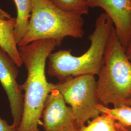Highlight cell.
<instances>
[{
	"mask_svg": "<svg viewBox=\"0 0 131 131\" xmlns=\"http://www.w3.org/2000/svg\"><path fill=\"white\" fill-rule=\"evenodd\" d=\"M0 16H1L2 17H3V18L5 19H10L11 18L9 14L2 9L1 8V7H0Z\"/></svg>",
	"mask_w": 131,
	"mask_h": 131,
	"instance_id": "15",
	"label": "cell"
},
{
	"mask_svg": "<svg viewBox=\"0 0 131 131\" xmlns=\"http://www.w3.org/2000/svg\"><path fill=\"white\" fill-rule=\"evenodd\" d=\"M17 128L14 124L9 125L6 120L0 117V131H17Z\"/></svg>",
	"mask_w": 131,
	"mask_h": 131,
	"instance_id": "14",
	"label": "cell"
},
{
	"mask_svg": "<svg viewBox=\"0 0 131 131\" xmlns=\"http://www.w3.org/2000/svg\"><path fill=\"white\" fill-rule=\"evenodd\" d=\"M57 46L53 39H42L18 47L21 60L27 71L21 84L24 94L23 112L17 131H39L38 128L47 97L54 90L45 74L47 59Z\"/></svg>",
	"mask_w": 131,
	"mask_h": 131,
	"instance_id": "1",
	"label": "cell"
},
{
	"mask_svg": "<svg viewBox=\"0 0 131 131\" xmlns=\"http://www.w3.org/2000/svg\"><path fill=\"white\" fill-rule=\"evenodd\" d=\"M125 52L128 59L131 61V42L125 49Z\"/></svg>",
	"mask_w": 131,
	"mask_h": 131,
	"instance_id": "16",
	"label": "cell"
},
{
	"mask_svg": "<svg viewBox=\"0 0 131 131\" xmlns=\"http://www.w3.org/2000/svg\"><path fill=\"white\" fill-rule=\"evenodd\" d=\"M98 75L97 91L102 104L113 107L128 106L131 100V61L114 27Z\"/></svg>",
	"mask_w": 131,
	"mask_h": 131,
	"instance_id": "3",
	"label": "cell"
},
{
	"mask_svg": "<svg viewBox=\"0 0 131 131\" xmlns=\"http://www.w3.org/2000/svg\"><path fill=\"white\" fill-rule=\"evenodd\" d=\"M101 113L110 115L123 126L131 127V106H122L118 107H109L101 104L98 106Z\"/></svg>",
	"mask_w": 131,
	"mask_h": 131,
	"instance_id": "12",
	"label": "cell"
},
{
	"mask_svg": "<svg viewBox=\"0 0 131 131\" xmlns=\"http://www.w3.org/2000/svg\"><path fill=\"white\" fill-rule=\"evenodd\" d=\"M14 1L17 11L14 36L18 45L27 31L33 7V0Z\"/></svg>",
	"mask_w": 131,
	"mask_h": 131,
	"instance_id": "10",
	"label": "cell"
},
{
	"mask_svg": "<svg viewBox=\"0 0 131 131\" xmlns=\"http://www.w3.org/2000/svg\"><path fill=\"white\" fill-rule=\"evenodd\" d=\"M129 129V131H131V127H127Z\"/></svg>",
	"mask_w": 131,
	"mask_h": 131,
	"instance_id": "18",
	"label": "cell"
},
{
	"mask_svg": "<svg viewBox=\"0 0 131 131\" xmlns=\"http://www.w3.org/2000/svg\"><path fill=\"white\" fill-rule=\"evenodd\" d=\"M18 67L9 54L0 47V83L7 96L13 124L19 127L23 112L24 94L17 81Z\"/></svg>",
	"mask_w": 131,
	"mask_h": 131,
	"instance_id": "7",
	"label": "cell"
},
{
	"mask_svg": "<svg viewBox=\"0 0 131 131\" xmlns=\"http://www.w3.org/2000/svg\"><path fill=\"white\" fill-rule=\"evenodd\" d=\"M79 131H129V129L110 115L102 113L88 122Z\"/></svg>",
	"mask_w": 131,
	"mask_h": 131,
	"instance_id": "11",
	"label": "cell"
},
{
	"mask_svg": "<svg viewBox=\"0 0 131 131\" xmlns=\"http://www.w3.org/2000/svg\"><path fill=\"white\" fill-rule=\"evenodd\" d=\"M89 7H99L111 19L125 50L131 42V0H88Z\"/></svg>",
	"mask_w": 131,
	"mask_h": 131,
	"instance_id": "8",
	"label": "cell"
},
{
	"mask_svg": "<svg viewBox=\"0 0 131 131\" xmlns=\"http://www.w3.org/2000/svg\"><path fill=\"white\" fill-rule=\"evenodd\" d=\"M53 87L61 93L66 103L70 105L81 128L101 114L98 106L102 104L94 75L68 78L53 84Z\"/></svg>",
	"mask_w": 131,
	"mask_h": 131,
	"instance_id": "5",
	"label": "cell"
},
{
	"mask_svg": "<svg viewBox=\"0 0 131 131\" xmlns=\"http://www.w3.org/2000/svg\"><path fill=\"white\" fill-rule=\"evenodd\" d=\"M59 9L66 12L82 16L89 12V7L84 0H49Z\"/></svg>",
	"mask_w": 131,
	"mask_h": 131,
	"instance_id": "13",
	"label": "cell"
},
{
	"mask_svg": "<svg viewBox=\"0 0 131 131\" xmlns=\"http://www.w3.org/2000/svg\"><path fill=\"white\" fill-rule=\"evenodd\" d=\"M113 27L106 14H100L96 19L93 32L89 37V49L79 56L72 55L71 50L52 52L48 57V74L59 81L80 75H98Z\"/></svg>",
	"mask_w": 131,
	"mask_h": 131,
	"instance_id": "2",
	"label": "cell"
},
{
	"mask_svg": "<svg viewBox=\"0 0 131 131\" xmlns=\"http://www.w3.org/2000/svg\"><path fill=\"white\" fill-rule=\"evenodd\" d=\"M128 106H131V100H130L128 102Z\"/></svg>",
	"mask_w": 131,
	"mask_h": 131,
	"instance_id": "17",
	"label": "cell"
},
{
	"mask_svg": "<svg viewBox=\"0 0 131 131\" xmlns=\"http://www.w3.org/2000/svg\"><path fill=\"white\" fill-rule=\"evenodd\" d=\"M84 1H85V2H87V1H88V0H84Z\"/></svg>",
	"mask_w": 131,
	"mask_h": 131,
	"instance_id": "19",
	"label": "cell"
},
{
	"mask_svg": "<svg viewBox=\"0 0 131 131\" xmlns=\"http://www.w3.org/2000/svg\"><path fill=\"white\" fill-rule=\"evenodd\" d=\"M16 23L15 18L5 19L0 16V47L9 54L18 67H20L23 64L14 36Z\"/></svg>",
	"mask_w": 131,
	"mask_h": 131,
	"instance_id": "9",
	"label": "cell"
},
{
	"mask_svg": "<svg viewBox=\"0 0 131 131\" xmlns=\"http://www.w3.org/2000/svg\"><path fill=\"white\" fill-rule=\"evenodd\" d=\"M84 25L81 15L63 11L49 0H33L28 29L18 47L42 39H53L59 46L66 37L83 38Z\"/></svg>",
	"mask_w": 131,
	"mask_h": 131,
	"instance_id": "4",
	"label": "cell"
},
{
	"mask_svg": "<svg viewBox=\"0 0 131 131\" xmlns=\"http://www.w3.org/2000/svg\"><path fill=\"white\" fill-rule=\"evenodd\" d=\"M42 118L44 131H79L81 128L71 108L57 89L47 97Z\"/></svg>",
	"mask_w": 131,
	"mask_h": 131,
	"instance_id": "6",
	"label": "cell"
}]
</instances>
